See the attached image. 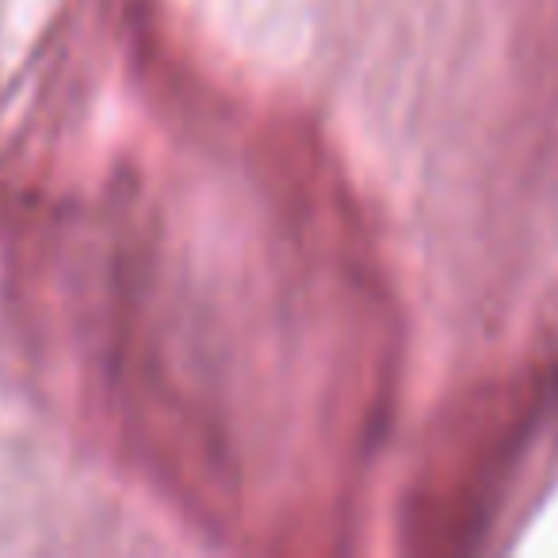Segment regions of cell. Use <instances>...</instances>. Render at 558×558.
Returning <instances> with one entry per match:
<instances>
[]
</instances>
